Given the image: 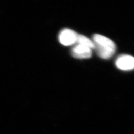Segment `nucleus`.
I'll return each instance as SVG.
<instances>
[{
  "mask_svg": "<svg viewBox=\"0 0 134 134\" xmlns=\"http://www.w3.org/2000/svg\"><path fill=\"white\" fill-rule=\"evenodd\" d=\"M94 49L98 56L103 59H109L115 53L116 46L112 40L100 34H95L92 39Z\"/></svg>",
  "mask_w": 134,
  "mask_h": 134,
  "instance_id": "f257e3e1",
  "label": "nucleus"
},
{
  "mask_svg": "<svg viewBox=\"0 0 134 134\" xmlns=\"http://www.w3.org/2000/svg\"><path fill=\"white\" fill-rule=\"evenodd\" d=\"M78 34L70 29L62 30L58 36V40L60 43L64 46H68L76 43Z\"/></svg>",
  "mask_w": 134,
  "mask_h": 134,
  "instance_id": "f03ea898",
  "label": "nucleus"
},
{
  "mask_svg": "<svg viewBox=\"0 0 134 134\" xmlns=\"http://www.w3.org/2000/svg\"><path fill=\"white\" fill-rule=\"evenodd\" d=\"M115 63L116 67L123 71L134 69V57L129 55H121L117 58Z\"/></svg>",
  "mask_w": 134,
  "mask_h": 134,
  "instance_id": "7ed1b4c3",
  "label": "nucleus"
},
{
  "mask_svg": "<svg viewBox=\"0 0 134 134\" xmlns=\"http://www.w3.org/2000/svg\"><path fill=\"white\" fill-rule=\"evenodd\" d=\"M92 49L87 47L76 44L72 48L71 53L75 58L85 59L90 58L92 54Z\"/></svg>",
  "mask_w": 134,
  "mask_h": 134,
  "instance_id": "20e7f679",
  "label": "nucleus"
},
{
  "mask_svg": "<svg viewBox=\"0 0 134 134\" xmlns=\"http://www.w3.org/2000/svg\"><path fill=\"white\" fill-rule=\"evenodd\" d=\"M76 43L77 44L87 47L92 49H94L95 48L92 40L82 35H78Z\"/></svg>",
  "mask_w": 134,
  "mask_h": 134,
  "instance_id": "39448f33",
  "label": "nucleus"
}]
</instances>
